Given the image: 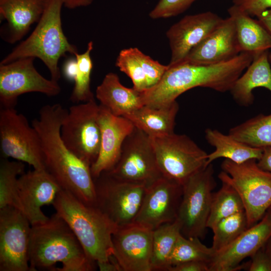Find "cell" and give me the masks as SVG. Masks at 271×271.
<instances>
[{"instance_id":"1","label":"cell","mask_w":271,"mask_h":271,"mask_svg":"<svg viewBox=\"0 0 271 271\" xmlns=\"http://www.w3.org/2000/svg\"><path fill=\"white\" fill-rule=\"evenodd\" d=\"M67 112L59 103L45 105L32 125L41 140L46 170L62 190L87 205L95 206V186L91 166L71 152L61 137V126Z\"/></svg>"},{"instance_id":"2","label":"cell","mask_w":271,"mask_h":271,"mask_svg":"<svg viewBox=\"0 0 271 271\" xmlns=\"http://www.w3.org/2000/svg\"><path fill=\"white\" fill-rule=\"evenodd\" d=\"M253 57L241 52L223 63L200 65L187 62L169 65L159 82L143 91L144 105L159 107L175 101L183 93L195 87L230 91L236 80L251 63Z\"/></svg>"},{"instance_id":"3","label":"cell","mask_w":271,"mask_h":271,"mask_svg":"<svg viewBox=\"0 0 271 271\" xmlns=\"http://www.w3.org/2000/svg\"><path fill=\"white\" fill-rule=\"evenodd\" d=\"M30 271H92L97 263L86 254L76 235L57 214L43 223L31 225Z\"/></svg>"},{"instance_id":"4","label":"cell","mask_w":271,"mask_h":271,"mask_svg":"<svg viewBox=\"0 0 271 271\" xmlns=\"http://www.w3.org/2000/svg\"><path fill=\"white\" fill-rule=\"evenodd\" d=\"M52 205L90 259L96 262L109 259L113 254L112 237L116 224L96 206L87 205L62 189Z\"/></svg>"},{"instance_id":"5","label":"cell","mask_w":271,"mask_h":271,"mask_svg":"<svg viewBox=\"0 0 271 271\" xmlns=\"http://www.w3.org/2000/svg\"><path fill=\"white\" fill-rule=\"evenodd\" d=\"M62 0H49L35 29L19 43L0 63L7 64L16 60L32 57L40 59L48 68L51 79L58 82L61 73L58 66L61 57L67 54L78 53L76 46L71 44L62 26Z\"/></svg>"},{"instance_id":"6","label":"cell","mask_w":271,"mask_h":271,"mask_svg":"<svg viewBox=\"0 0 271 271\" xmlns=\"http://www.w3.org/2000/svg\"><path fill=\"white\" fill-rule=\"evenodd\" d=\"M221 168L218 178L239 194L250 227L262 219L271 206V172L260 168L255 159L240 164L225 159Z\"/></svg>"},{"instance_id":"7","label":"cell","mask_w":271,"mask_h":271,"mask_svg":"<svg viewBox=\"0 0 271 271\" xmlns=\"http://www.w3.org/2000/svg\"><path fill=\"white\" fill-rule=\"evenodd\" d=\"M150 138L158 167L166 178L183 186L207 166L208 154L185 134L174 132Z\"/></svg>"},{"instance_id":"8","label":"cell","mask_w":271,"mask_h":271,"mask_svg":"<svg viewBox=\"0 0 271 271\" xmlns=\"http://www.w3.org/2000/svg\"><path fill=\"white\" fill-rule=\"evenodd\" d=\"M216 185L213 165L190 177L183 185L177 219L185 237L203 238L206 231L212 191Z\"/></svg>"},{"instance_id":"9","label":"cell","mask_w":271,"mask_h":271,"mask_svg":"<svg viewBox=\"0 0 271 271\" xmlns=\"http://www.w3.org/2000/svg\"><path fill=\"white\" fill-rule=\"evenodd\" d=\"M98 109L95 99L71 106L60 130L66 146L90 166L96 160L100 147Z\"/></svg>"},{"instance_id":"10","label":"cell","mask_w":271,"mask_h":271,"mask_svg":"<svg viewBox=\"0 0 271 271\" xmlns=\"http://www.w3.org/2000/svg\"><path fill=\"white\" fill-rule=\"evenodd\" d=\"M0 145L3 158L26 163L34 169L46 170L37 131L15 108H1Z\"/></svg>"},{"instance_id":"11","label":"cell","mask_w":271,"mask_h":271,"mask_svg":"<svg viewBox=\"0 0 271 271\" xmlns=\"http://www.w3.org/2000/svg\"><path fill=\"white\" fill-rule=\"evenodd\" d=\"M96 206L118 227L133 223L147 187L116 179L106 172L94 178Z\"/></svg>"},{"instance_id":"12","label":"cell","mask_w":271,"mask_h":271,"mask_svg":"<svg viewBox=\"0 0 271 271\" xmlns=\"http://www.w3.org/2000/svg\"><path fill=\"white\" fill-rule=\"evenodd\" d=\"M106 172L118 180L147 187L163 176L151 138L135 126L123 143L117 163Z\"/></svg>"},{"instance_id":"13","label":"cell","mask_w":271,"mask_h":271,"mask_svg":"<svg viewBox=\"0 0 271 271\" xmlns=\"http://www.w3.org/2000/svg\"><path fill=\"white\" fill-rule=\"evenodd\" d=\"M35 58H24L0 64L1 108H15L18 97L29 92L54 96L61 92L57 81L47 79L34 65Z\"/></svg>"},{"instance_id":"14","label":"cell","mask_w":271,"mask_h":271,"mask_svg":"<svg viewBox=\"0 0 271 271\" xmlns=\"http://www.w3.org/2000/svg\"><path fill=\"white\" fill-rule=\"evenodd\" d=\"M31 225L18 209H0V271H30Z\"/></svg>"},{"instance_id":"15","label":"cell","mask_w":271,"mask_h":271,"mask_svg":"<svg viewBox=\"0 0 271 271\" xmlns=\"http://www.w3.org/2000/svg\"><path fill=\"white\" fill-rule=\"evenodd\" d=\"M183 186L163 176L148 186L133 222L153 230L177 217Z\"/></svg>"},{"instance_id":"16","label":"cell","mask_w":271,"mask_h":271,"mask_svg":"<svg viewBox=\"0 0 271 271\" xmlns=\"http://www.w3.org/2000/svg\"><path fill=\"white\" fill-rule=\"evenodd\" d=\"M153 230L133 222L119 226L113 234V256L122 271H152Z\"/></svg>"},{"instance_id":"17","label":"cell","mask_w":271,"mask_h":271,"mask_svg":"<svg viewBox=\"0 0 271 271\" xmlns=\"http://www.w3.org/2000/svg\"><path fill=\"white\" fill-rule=\"evenodd\" d=\"M62 188L45 169L29 171L18 178V197L19 210L29 220L31 225L47 221L41 209L53 204Z\"/></svg>"},{"instance_id":"18","label":"cell","mask_w":271,"mask_h":271,"mask_svg":"<svg viewBox=\"0 0 271 271\" xmlns=\"http://www.w3.org/2000/svg\"><path fill=\"white\" fill-rule=\"evenodd\" d=\"M271 237V214L267 210L262 219L248 228L228 245L215 252L208 263L209 271H234L248 268L249 262L240 263L264 247Z\"/></svg>"},{"instance_id":"19","label":"cell","mask_w":271,"mask_h":271,"mask_svg":"<svg viewBox=\"0 0 271 271\" xmlns=\"http://www.w3.org/2000/svg\"><path fill=\"white\" fill-rule=\"evenodd\" d=\"M216 14L207 11L187 15L167 31L171 52L169 65L182 62L189 52L223 21Z\"/></svg>"},{"instance_id":"20","label":"cell","mask_w":271,"mask_h":271,"mask_svg":"<svg viewBox=\"0 0 271 271\" xmlns=\"http://www.w3.org/2000/svg\"><path fill=\"white\" fill-rule=\"evenodd\" d=\"M97 119L101 142L98 157L90 167L93 178L114 167L119 159L124 140L134 128L129 119L112 114L100 104Z\"/></svg>"},{"instance_id":"21","label":"cell","mask_w":271,"mask_h":271,"mask_svg":"<svg viewBox=\"0 0 271 271\" xmlns=\"http://www.w3.org/2000/svg\"><path fill=\"white\" fill-rule=\"evenodd\" d=\"M240 53L233 19L223 21L198 45L194 47L182 62L212 65L229 61Z\"/></svg>"},{"instance_id":"22","label":"cell","mask_w":271,"mask_h":271,"mask_svg":"<svg viewBox=\"0 0 271 271\" xmlns=\"http://www.w3.org/2000/svg\"><path fill=\"white\" fill-rule=\"evenodd\" d=\"M49 1L0 0L1 19L7 21L1 29L2 38L10 44L20 41L40 20Z\"/></svg>"},{"instance_id":"23","label":"cell","mask_w":271,"mask_h":271,"mask_svg":"<svg viewBox=\"0 0 271 271\" xmlns=\"http://www.w3.org/2000/svg\"><path fill=\"white\" fill-rule=\"evenodd\" d=\"M142 92L125 87L116 74L110 72L97 87L96 97L112 114L124 117L144 105Z\"/></svg>"},{"instance_id":"24","label":"cell","mask_w":271,"mask_h":271,"mask_svg":"<svg viewBox=\"0 0 271 271\" xmlns=\"http://www.w3.org/2000/svg\"><path fill=\"white\" fill-rule=\"evenodd\" d=\"M268 51L254 56L246 71L236 80L230 90L233 99L239 105L247 107L253 104L252 91L257 87L271 92V68Z\"/></svg>"},{"instance_id":"25","label":"cell","mask_w":271,"mask_h":271,"mask_svg":"<svg viewBox=\"0 0 271 271\" xmlns=\"http://www.w3.org/2000/svg\"><path fill=\"white\" fill-rule=\"evenodd\" d=\"M228 13L234 22L240 53H247L254 57L271 48V34L258 20L235 5L228 9Z\"/></svg>"},{"instance_id":"26","label":"cell","mask_w":271,"mask_h":271,"mask_svg":"<svg viewBox=\"0 0 271 271\" xmlns=\"http://www.w3.org/2000/svg\"><path fill=\"white\" fill-rule=\"evenodd\" d=\"M179 109L177 101L159 107L143 105L124 117L150 138L160 137L174 132Z\"/></svg>"},{"instance_id":"27","label":"cell","mask_w":271,"mask_h":271,"mask_svg":"<svg viewBox=\"0 0 271 271\" xmlns=\"http://www.w3.org/2000/svg\"><path fill=\"white\" fill-rule=\"evenodd\" d=\"M205 135L208 143L215 148L207 155V166L220 158L240 164L251 159L257 161L261 157L263 148L248 146L217 129L208 128Z\"/></svg>"},{"instance_id":"28","label":"cell","mask_w":271,"mask_h":271,"mask_svg":"<svg viewBox=\"0 0 271 271\" xmlns=\"http://www.w3.org/2000/svg\"><path fill=\"white\" fill-rule=\"evenodd\" d=\"M181 234V225L177 219L163 224L153 230L152 271L169 270L170 258Z\"/></svg>"},{"instance_id":"29","label":"cell","mask_w":271,"mask_h":271,"mask_svg":"<svg viewBox=\"0 0 271 271\" xmlns=\"http://www.w3.org/2000/svg\"><path fill=\"white\" fill-rule=\"evenodd\" d=\"M228 134L252 147H271V113L258 114L231 127Z\"/></svg>"},{"instance_id":"30","label":"cell","mask_w":271,"mask_h":271,"mask_svg":"<svg viewBox=\"0 0 271 271\" xmlns=\"http://www.w3.org/2000/svg\"><path fill=\"white\" fill-rule=\"evenodd\" d=\"M222 182L221 188L213 193L207 227L212 228L221 219L244 211L243 204L236 191L229 184Z\"/></svg>"},{"instance_id":"31","label":"cell","mask_w":271,"mask_h":271,"mask_svg":"<svg viewBox=\"0 0 271 271\" xmlns=\"http://www.w3.org/2000/svg\"><path fill=\"white\" fill-rule=\"evenodd\" d=\"M23 162L3 158L0 164V209L12 206L19 210L18 197V176L24 173Z\"/></svg>"},{"instance_id":"32","label":"cell","mask_w":271,"mask_h":271,"mask_svg":"<svg viewBox=\"0 0 271 271\" xmlns=\"http://www.w3.org/2000/svg\"><path fill=\"white\" fill-rule=\"evenodd\" d=\"M92 49L93 42L90 41L84 53H77L74 55L76 68L74 78V86L70 98L73 102H86L94 99L90 89L91 74L93 67L90 54Z\"/></svg>"},{"instance_id":"33","label":"cell","mask_w":271,"mask_h":271,"mask_svg":"<svg viewBox=\"0 0 271 271\" xmlns=\"http://www.w3.org/2000/svg\"><path fill=\"white\" fill-rule=\"evenodd\" d=\"M200 239L198 237L188 238L181 234L177 239L170 258V267L193 260L203 261L209 263L215 251L212 247H208L203 244Z\"/></svg>"},{"instance_id":"34","label":"cell","mask_w":271,"mask_h":271,"mask_svg":"<svg viewBox=\"0 0 271 271\" xmlns=\"http://www.w3.org/2000/svg\"><path fill=\"white\" fill-rule=\"evenodd\" d=\"M248 228L244 211L221 219L211 229L213 232L212 248L215 252L221 250L235 240Z\"/></svg>"},{"instance_id":"35","label":"cell","mask_w":271,"mask_h":271,"mask_svg":"<svg viewBox=\"0 0 271 271\" xmlns=\"http://www.w3.org/2000/svg\"><path fill=\"white\" fill-rule=\"evenodd\" d=\"M137 48L123 49L119 52L115 66L132 80L136 89L144 91L149 88L147 78L137 54Z\"/></svg>"},{"instance_id":"36","label":"cell","mask_w":271,"mask_h":271,"mask_svg":"<svg viewBox=\"0 0 271 271\" xmlns=\"http://www.w3.org/2000/svg\"><path fill=\"white\" fill-rule=\"evenodd\" d=\"M197 0H159L149 13L152 19L168 18L185 12Z\"/></svg>"},{"instance_id":"37","label":"cell","mask_w":271,"mask_h":271,"mask_svg":"<svg viewBox=\"0 0 271 271\" xmlns=\"http://www.w3.org/2000/svg\"><path fill=\"white\" fill-rule=\"evenodd\" d=\"M137 54L147 78L149 88H150L157 84L161 79L168 68V65L161 64L138 48H137Z\"/></svg>"},{"instance_id":"38","label":"cell","mask_w":271,"mask_h":271,"mask_svg":"<svg viewBox=\"0 0 271 271\" xmlns=\"http://www.w3.org/2000/svg\"><path fill=\"white\" fill-rule=\"evenodd\" d=\"M233 3L251 17L271 9V0H233Z\"/></svg>"},{"instance_id":"39","label":"cell","mask_w":271,"mask_h":271,"mask_svg":"<svg viewBox=\"0 0 271 271\" xmlns=\"http://www.w3.org/2000/svg\"><path fill=\"white\" fill-rule=\"evenodd\" d=\"M248 270L271 271V256L264 247L259 249L251 257Z\"/></svg>"},{"instance_id":"40","label":"cell","mask_w":271,"mask_h":271,"mask_svg":"<svg viewBox=\"0 0 271 271\" xmlns=\"http://www.w3.org/2000/svg\"><path fill=\"white\" fill-rule=\"evenodd\" d=\"M169 271H209V269L208 262L193 260L172 266Z\"/></svg>"},{"instance_id":"41","label":"cell","mask_w":271,"mask_h":271,"mask_svg":"<svg viewBox=\"0 0 271 271\" xmlns=\"http://www.w3.org/2000/svg\"><path fill=\"white\" fill-rule=\"evenodd\" d=\"M257 164L261 169L271 172V147L263 148L261 157L257 161Z\"/></svg>"},{"instance_id":"42","label":"cell","mask_w":271,"mask_h":271,"mask_svg":"<svg viewBox=\"0 0 271 271\" xmlns=\"http://www.w3.org/2000/svg\"><path fill=\"white\" fill-rule=\"evenodd\" d=\"M96 263L100 271H122L121 268L113 255L108 260L98 261Z\"/></svg>"},{"instance_id":"43","label":"cell","mask_w":271,"mask_h":271,"mask_svg":"<svg viewBox=\"0 0 271 271\" xmlns=\"http://www.w3.org/2000/svg\"><path fill=\"white\" fill-rule=\"evenodd\" d=\"M256 17L259 22L271 34V9L265 10Z\"/></svg>"},{"instance_id":"44","label":"cell","mask_w":271,"mask_h":271,"mask_svg":"<svg viewBox=\"0 0 271 271\" xmlns=\"http://www.w3.org/2000/svg\"><path fill=\"white\" fill-rule=\"evenodd\" d=\"M93 1V0H62L63 6L69 9L87 7L92 4Z\"/></svg>"},{"instance_id":"45","label":"cell","mask_w":271,"mask_h":271,"mask_svg":"<svg viewBox=\"0 0 271 271\" xmlns=\"http://www.w3.org/2000/svg\"><path fill=\"white\" fill-rule=\"evenodd\" d=\"M76 68L75 60H70L65 64L64 68V73L66 78L74 80Z\"/></svg>"},{"instance_id":"46","label":"cell","mask_w":271,"mask_h":271,"mask_svg":"<svg viewBox=\"0 0 271 271\" xmlns=\"http://www.w3.org/2000/svg\"><path fill=\"white\" fill-rule=\"evenodd\" d=\"M263 247L265 251L271 256V237Z\"/></svg>"},{"instance_id":"47","label":"cell","mask_w":271,"mask_h":271,"mask_svg":"<svg viewBox=\"0 0 271 271\" xmlns=\"http://www.w3.org/2000/svg\"><path fill=\"white\" fill-rule=\"evenodd\" d=\"M268 59H269V62L271 63V53H269L268 54Z\"/></svg>"},{"instance_id":"48","label":"cell","mask_w":271,"mask_h":271,"mask_svg":"<svg viewBox=\"0 0 271 271\" xmlns=\"http://www.w3.org/2000/svg\"><path fill=\"white\" fill-rule=\"evenodd\" d=\"M268 211L271 214V206H270V207L269 208V209H268Z\"/></svg>"}]
</instances>
